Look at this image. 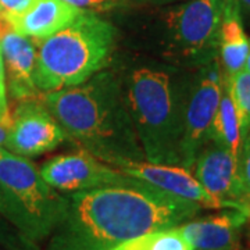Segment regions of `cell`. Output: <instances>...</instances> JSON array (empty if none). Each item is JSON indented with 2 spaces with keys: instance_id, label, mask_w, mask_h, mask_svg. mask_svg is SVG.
I'll return each instance as SVG.
<instances>
[{
  "instance_id": "obj_11",
  "label": "cell",
  "mask_w": 250,
  "mask_h": 250,
  "mask_svg": "<svg viewBox=\"0 0 250 250\" xmlns=\"http://www.w3.org/2000/svg\"><path fill=\"white\" fill-rule=\"evenodd\" d=\"M195 178L206 190L228 208L245 211L238 178V160L221 146H203L193 164Z\"/></svg>"
},
{
  "instance_id": "obj_14",
  "label": "cell",
  "mask_w": 250,
  "mask_h": 250,
  "mask_svg": "<svg viewBox=\"0 0 250 250\" xmlns=\"http://www.w3.org/2000/svg\"><path fill=\"white\" fill-rule=\"evenodd\" d=\"M0 49L11 96L16 100L39 98L41 90L35 83V41L10 29L0 39Z\"/></svg>"
},
{
  "instance_id": "obj_9",
  "label": "cell",
  "mask_w": 250,
  "mask_h": 250,
  "mask_svg": "<svg viewBox=\"0 0 250 250\" xmlns=\"http://www.w3.org/2000/svg\"><path fill=\"white\" fill-rule=\"evenodd\" d=\"M67 135L46 107L41 96L18 100L4 147L22 157H32L56 149Z\"/></svg>"
},
{
  "instance_id": "obj_8",
  "label": "cell",
  "mask_w": 250,
  "mask_h": 250,
  "mask_svg": "<svg viewBox=\"0 0 250 250\" xmlns=\"http://www.w3.org/2000/svg\"><path fill=\"white\" fill-rule=\"evenodd\" d=\"M46 182L64 193H75L104 187H136L143 184L100 160L85 149L56 156L41 168Z\"/></svg>"
},
{
  "instance_id": "obj_4",
  "label": "cell",
  "mask_w": 250,
  "mask_h": 250,
  "mask_svg": "<svg viewBox=\"0 0 250 250\" xmlns=\"http://www.w3.org/2000/svg\"><path fill=\"white\" fill-rule=\"evenodd\" d=\"M126 102L145 159L181 166L184 108L167 71L139 68L131 75Z\"/></svg>"
},
{
  "instance_id": "obj_2",
  "label": "cell",
  "mask_w": 250,
  "mask_h": 250,
  "mask_svg": "<svg viewBox=\"0 0 250 250\" xmlns=\"http://www.w3.org/2000/svg\"><path fill=\"white\" fill-rule=\"evenodd\" d=\"M41 99L65 135L100 160H146L114 74L99 71L81 85L42 93Z\"/></svg>"
},
{
  "instance_id": "obj_19",
  "label": "cell",
  "mask_w": 250,
  "mask_h": 250,
  "mask_svg": "<svg viewBox=\"0 0 250 250\" xmlns=\"http://www.w3.org/2000/svg\"><path fill=\"white\" fill-rule=\"evenodd\" d=\"M238 178L245 205L250 202V132L242 142L238 157Z\"/></svg>"
},
{
  "instance_id": "obj_21",
  "label": "cell",
  "mask_w": 250,
  "mask_h": 250,
  "mask_svg": "<svg viewBox=\"0 0 250 250\" xmlns=\"http://www.w3.org/2000/svg\"><path fill=\"white\" fill-rule=\"evenodd\" d=\"M10 125H11V117H1L0 116V146L3 147L7 141Z\"/></svg>"
},
{
  "instance_id": "obj_28",
  "label": "cell",
  "mask_w": 250,
  "mask_h": 250,
  "mask_svg": "<svg viewBox=\"0 0 250 250\" xmlns=\"http://www.w3.org/2000/svg\"><path fill=\"white\" fill-rule=\"evenodd\" d=\"M0 250H1V249H0Z\"/></svg>"
},
{
  "instance_id": "obj_17",
  "label": "cell",
  "mask_w": 250,
  "mask_h": 250,
  "mask_svg": "<svg viewBox=\"0 0 250 250\" xmlns=\"http://www.w3.org/2000/svg\"><path fill=\"white\" fill-rule=\"evenodd\" d=\"M108 250H193L178 227L142 233Z\"/></svg>"
},
{
  "instance_id": "obj_18",
  "label": "cell",
  "mask_w": 250,
  "mask_h": 250,
  "mask_svg": "<svg viewBox=\"0 0 250 250\" xmlns=\"http://www.w3.org/2000/svg\"><path fill=\"white\" fill-rule=\"evenodd\" d=\"M225 83L239 118L242 139H245L250 132V72L243 68L233 75L225 77Z\"/></svg>"
},
{
  "instance_id": "obj_20",
  "label": "cell",
  "mask_w": 250,
  "mask_h": 250,
  "mask_svg": "<svg viewBox=\"0 0 250 250\" xmlns=\"http://www.w3.org/2000/svg\"><path fill=\"white\" fill-rule=\"evenodd\" d=\"M28 0H0V9L3 13H13L16 10L21 9Z\"/></svg>"
},
{
  "instance_id": "obj_24",
  "label": "cell",
  "mask_w": 250,
  "mask_h": 250,
  "mask_svg": "<svg viewBox=\"0 0 250 250\" xmlns=\"http://www.w3.org/2000/svg\"><path fill=\"white\" fill-rule=\"evenodd\" d=\"M7 213H9V208H7V202H6V197L3 195V190L0 188V215L7 221Z\"/></svg>"
},
{
  "instance_id": "obj_5",
  "label": "cell",
  "mask_w": 250,
  "mask_h": 250,
  "mask_svg": "<svg viewBox=\"0 0 250 250\" xmlns=\"http://www.w3.org/2000/svg\"><path fill=\"white\" fill-rule=\"evenodd\" d=\"M0 188L7 221L29 241L49 238L64 221L70 199L50 187L31 161L0 146Z\"/></svg>"
},
{
  "instance_id": "obj_6",
  "label": "cell",
  "mask_w": 250,
  "mask_h": 250,
  "mask_svg": "<svg viewBox=\"0 0 250 250\" xmlns=\"http://www.w3.org/2000/svg\"><path fill=\"white\" fill-rule=\"evenodd\" d=\"M223 88V68L214 57L202 68L184 108L179 157L181 167L187 170L193 168L197 153L208 142L210 126L218 108Z\"/></svg>"
},
{
  "instance_id": "obj_23",
  "label": "cell",
  "mask_w": 250,
  "mask_h": 250,
  "mask_svg": "<svg viewBox=\"0 0 250 250\" xmlns=\"http://www.w3.org/2000/svg\"><path fill=\"white\" fill-rule=\"evenodd\" d=\"M0 92H6V74H4V62H3L1 49H0Z\"/></svg>"
},
{
  "instance_id": "obj_22",
  "label": "cell",
  "mask_w": 250,
  "mask_h": 250,
  "mask_svg": "<svg viewBox=\"0 0 250 250\" xmlns=\"http://www.w3.org/2000/svg\"><path fill=\"white\" fill-rule=\"evenodd\" d=\"M11 27H10L9 21H7V18L4 16V13H3V10L0 9V39L4 36V34L10 31Z\"/></svg>"
},
{
  "instance_id": "obj_10",
  "label": "cell",
  "mask_w": 250,
  "mask_h": 250,
  "mask_svg": "<svg viewBox=\"0 0 250 250\" xmlns=\"http://www.w3.org/2000/svg\"><path fill=\"white\" fill-rule=\"evenodd\" d=\"M110 166L132 178L157 188L167 195L193 202L202 208L225 207L200 185L195 175L181 166L159 164L147 160H120Z\"/></svg>"
},
{
  "instance_id": "obj_27",
  "label": "cell",
  "mask_w": 250,
  "mask_h": 250,
  "mask_svg": "<svg viewBox=\"0 0 250 250\" xmlns=\"http://www.w3.org/2000/svg\"><path fill=\"white\" fill-rule=\"evenodd\" d=\"M248 236H249V242H250V221H249V232H248Z\"/></svg>"
},
{
  "instance_id": "obj_15",
  "label": "cell",
  "mask_w": 250,
  "mask_h": 250,
  "mask_svg": "<svg viewBox=\"0 0 250 250\" xmlns=\"http://www.w3.org/2000/svg\"><path fill=\"white\" fill-rule=\"evenodd\" d=\"M218 49L221 68L225 77L245 68L249 54V38L243 29L238 0H225L218 31Z\"/></svg>"
},
{
  "instance_id": "obj_12",
  "label": "cell",
  "mask_w": 250,
  "mask_h": 250,
  "mask_svg": "<svg viewBox=\"0 0 250 250\" xmlns=\"http://www.w3.org/2000/svg\"><path fill=\"white\" fill-rule=\"evenodd\" d=\"M81 11L65 0H28L21 9L4 16L17 34L42 41L67 27Z\"/></svg>"
},
{
  "instance_id": "obj_26",
  "label": "cell",
  "mask_w": 250,
  "mask_h": 250,
  "mask_svg": "<svg viewBox=\"0 0 250 250\" xmlns=\"http://www.w3.org/2000/svg\"><path fill=\"white\" fill-rule=\"evenodd\" d=\"M245 70L248 72H250V39H249V54H248V59H246V62H245Z\"/></svg>"
},
{
  "instance_id": "obj_13",
  "label": "cell",
  "mask_w": 250,
  "mask_h": 250,
  "mask_svg": "<svg viewBox=\"0 0 250 250\" xmlns=\"http://www.w3.org/2000/svg\"><path fill=\"white\" fill-rule=\"evenodd\" d=\"M245 224H248L246 213L232 208L221 214L189 220L178 228L193 250H241V231Z\"/></svg>"
},
{
  "instance_id": "obj_16",
  "label": "cell",
  "mask_w": 250,
  "mask_h": 250,
  "mask_svg": "<svg viewBox=\"0 0 250 250\" xmlns=\"http://www.w3.org/2000/svg\"><path fill=\"white\" fill-rule=\"evenodd\" d=\"M208 142L215 143L224 149H227L238 160L243 139L241 135L239 118L236 114L231 95L227 88L225 77H224V88L220 103H218V108L215 111V116L210 126Z\"/></svg>"
},
{
  "instance_id": "obj_7",
  "label": "cell",
  "mask_w": 250,
  "mask_h": 250,
  "mask_svg": "<svg viewBox=\"0 0 250 250\" xmlns=\"http://www.w3.org/2000/svg\"><path fill=\"white\" fill-rule=\"evenodd\" d=\"M225 0H190L166 13L171 42L187 57L207 59L218 47Z\"/></svg>"
},
{
  "instance_id": "obj_25",
  "label": "cell",
  "mask_w": 250,
  "mask_h": 250,
  "mask_svg": "<svg viewBox=\"0 0 250 250\" xmlns=\"http://www.w3.org/2000/svg\"><path fill=\"white\" fill-rule=\"evenodd\" d=\"M239 7H241L248 16H250V0H238Z\"/></svg>"
},
{
  "instance_id": "obj_3",
  "label": "cell",
  "mask_w": 250,
  "mask_h": 250,
  "mask_svg": "<svg viewBox=\"0 0 250 250\" xmlns=\"http://www.w3.org/2000/svg\"><path fill=\"white\" fill-rule=\"evenodd\" d=\"M114 28L88 10L67 27L38 41L36 88L42 93L72 88L103 70L114 47Z\"/></svg>"
},
{
  "instance_id": "obj_1",
  "label": "cell",
  "mask_w": 250,
  "mask_h": 250,
  "mask_svg": "<svg viewBox=\"0 0 250 250\" xmlns=\"http://www.w3.org/2000/svg\"><path fill=\"white\" fill-rule=\"evenodd\" d=\"M67 215L46 250H108L121 242L187 223L202 210L149 184L71 193Z\"/></svg>"
}]
</instances>
